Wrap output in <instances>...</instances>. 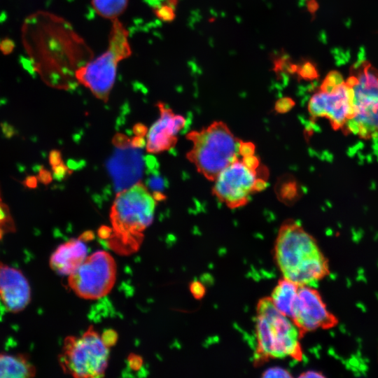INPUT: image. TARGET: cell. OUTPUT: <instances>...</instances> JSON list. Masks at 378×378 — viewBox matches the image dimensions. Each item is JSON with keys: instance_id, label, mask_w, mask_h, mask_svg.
<instances>
[{"instance_id": "cell-18", "label": "cell", "mask_w": 378, "mask_h": 378, "mask_svg": "<svg viewBox=\"0 0 378 378\" xmlns=\"http://www.w3.org/2000/svg\"><path fill=\"white\" fill-rule=\"evenodd\" d=\"M129 0H92L95 12L101 17L113 20L126 10Z\"/></svg>"}, {"instance_id": "cell-4", "label": "cell", "mask_w": 378, "mask_h": 378, "mask_svg": "<svg viewBox=\"0 0 378 378\" xmlns=\"http://www.w3.org/2000/svg\"><path fill=\"white\" fill-rule=\"evenodd\" d=\"M187 139L192 144L187 158L206 179L214 181L218 174L240 156L241 140L222 121H214Z\"/></svg>"}, {"instance_id": "cell-33", "label": "cell", "mask_w": 378, "mask_h": 378, "mask_svg": "<svg viewBox=\"0 0 378 378\" xmlns=\"http://www.w3.org/2000/svg\"><path fill=\"white\" fill-rule=\"evenodd\" d=\"M133 132L136 136H145L148 132V127L142 123H137L133 127Z\"/></svg>"}, {"instance_id": "cell-24", "label": "cell", "mask_w": 378, "mask_h": 378, "mask_svg": "<svg viewBox=\"0 0 378 378\" xmlns=\"http://www.w3.org/2000/svg\"><path fill=\"white\" fill-rule=\"evenodd\" d=\"M52 176L57 181H62L70 174V168L66 166L63 162L52 167Z\"/></svg>"}, {"instance_id": "cell-25", "label": "cell", "mask_w": 378, "mask_h": 378, "mask_svg": "<svg viewBox=\"0 0 378 378\" xmlns=\"http://www.w3.org/2000/svg\"><path fill=\"white\" fill-rule=\"evenodd\" d=\"M190 291L195 299H202L206 293V288L202 283L194 281L190 284Z\"/></svg>"}, {"instance_id": "cell-10", "label": "cell", "mask_w": 378, "mask_h": 378, "mask_svg": "<svg viewBox=\"0 0 378 378\" xmlns=\"http://www.w3.org/2000/svg\"><path fill=\"white\" fill-rule=\"evenodd\" d=\"M353 93L346 80L321 88L310 98L308 111L314 118H326L335 130H344L353 115Z\"/></svg>"}, {"instance_id": "cell-20", "label": "cell", "mask_w": 378, "mask_h": 378, "mask_svg": "<svg viewBox=\"0 0 378 378\" xmlns=\"http://www.w3.org/2000/svg\"><path fill=\"white\" fill-rule=\"evenodd\" d=\"M296 73L300 78L307 81L315 80L319 76L316 65L309 60H306L298 64Z\"/></svg>"}, {"instance_id": "cell-39", "label": "cell", "mask_w": 378, "mask_h": 378, "mask_svg": "<svg viewBox=\"0 0 378 378\" xmlns=\"http://www.w3.org/2000/svg\"><path fill=\"white\" fill-rule=\"evenodd\" d=\"M306 6L311 14H314L318 8L317 0H307Z\"/></svg>"}, {"instance_id": "cell-41", "label": "cell", "mask_w": 378, "mask_h": 378, "mask_svg": "<svg viewBox=\"0 0 378 378\" xmlns=\"http://www.w3.org/2000/svg\"><path fill=\"white\" fill-rule=\"evenodd\" d=\"M153 197L156 201H162L165 199V195H163L160 191H154Z\"/></svg>"}, {"instance_id": "cell-19", "label": "cell", "mask_w": 378, "mask_h": 378, "mask_svg": "<svg viewBox=\"0 0 378 378\" xmlns=\"http://www.w3.org/2000/svg\"><path fill=\"white\" fill-rule=\"evenodd\" d=\"M14 221L8 206L3 204L0 197V240L5 234L15 231Z\"/></svg>"}, {"instance_id": "cell-40", "label": "cell", "mask_w": 378, "mask_h": 378, "mask_svg": "<svg viewBox=\"0 0 378 378\" xmlns=\"http://www.w3.org/2000/svg\"><path fill=\"white\" fill-rule=\"evenodd\" d=\"M94 234L92 232L88 231L81 234V236L79 237L84 241L90 240L93 238Z\"/></svg>"}, {"instance_id": "cell-9", "label": "cell", "mask_w": 378, "mask_h": 378, "mask_svg": "<svg viewBox=\"0 0 378 378\" xmlns=\"http://www.w3.org/2000/svg\"><path fill=\"white\" fill-rule=\"evenodd\" d=\"M214 182L213 194L230 209L246 204L253 192L265 187V181L258 177L256 169L239 158L223 169Z\"/></svg>"}, {"instance_id": "cell-27", "label": "cell", "mask_w": 378, "mask_h": 378, "mask_svg": "<svg viewBox=\"0 0 378 378\" xmlns=\"http://www.w3.org/2000/svg\"><path fill=\"white\" fill-rule=\"evenodd\" d=\"M131 140L122 134H116L113 139V143L115 148H125L130 146Z\"/></svg>"}, {"instance_id": "cell-12", "label": "cell", "mask_w": 378, "mask_h": 378, "mask_svg": "<svg viewBox=\"0 0 378 378\" xmlns=\"http://www.w3.org/2000/svg\"><path fill=\"white\" fill-rule=\"evenodd\" d=\"M106 163L117 192L136 184L142 177L145 160L140 148H115Z\"/></svg>"}, {"instance_id": "cell-1", "label": "cell", "mask_w": 378, "mask_h": 378, "mask_svg": "<svg viewBox=\"0 0 378 378\" xmlns=\"http://www.w3.org/2000/svg\"><path fill=\"white\" fill-rule=\"evenodd\" d=\"M274 257L283 276L300 286L313 285L328 272L315 239L294 220L284 221L279 227Z\"/></svg>"}, {"instance_id": "cell-22", "label": "cell", "mask_w": 378, "mask_h": 378, "mask_svg": "<svg viewBox=\"0 0 378 378\" xmlns=\"http://www.w3.org/2000/svg\"><path fill=\"white\" fill-rule=\"evenodd\" d=\"M152 173L153 174L147 179L148 187L153 192L162 191L165 187V179L155 172Z\"/></svg>"}, {"instance_id": "cell-37", "label": "cell", "mask_w": 378, "mask_h": 378, "mask_svg": "<svg viewBox=\"0 0 378 378\" xmlns=\"http://www.w3.org/2000/svg\"><path fill=\"white\" fill-rule=\"evenodd\" d=\"M38 181L37 176H29L25 178L24 183L29 188H35L37 186Z\"/></svg>"}, {"instance_id": "cell-31", "label": "cell", "mask_w": 378, "mask_h": 378, "mask_svg": "<svg viewBox=\"0 0 378 378\" xmlns=\"http://www.w3.org/2000/svg\"><path fill=\"white\" fill-rule=\"evenodd\" d=\"M49 162L52 167L62 162L60 151L57 150H51L49 153Z\"/></svg>"}, {"instance_id": "cell-28", "label": "cell", "mask_w": 378, "mask_h": 378, "mask_svg": "<svg viewBox=\"0 0 378 378\" xmlns=\"http://www.w3.org/2000/svg\"><path fill=\"white\" fill-rule=\"evenodd\" d=\"M117 338V334L113 330H107L104 332L103 335L102 336V339L104 341V344L108 347L115 343Z\"/></svg>"}, {"instance_id": "cell-14", "label": "cell", "mask_w": 378, "mask_h": 378, "mask_svg": "<svg viewBox=\"0 0 378 378\" xmlns=\"http://www.w3.org/2000/svg\"><path fill=\"white\" fill-rule=\"evenodd\" d=\"M160 116L147 134L146 148L149 153H158L173 148L177 141L176 135L186 125V119L174 114L162 102L158 104Z\"/></svg>"}, {"instance_id": "cell-26", "label": "cell", "mask_w": 378, "mask_h": 378, "mask_svg": "<svg viewBox=\"0 0 378 378\" xmlns=\"http://www.w3.org/2000/svg\"><path fill=\"white\" fill-rule=\"evenodd\" d=\"M294 105V102L288 97H284L279 99L276 104V110L283 113L288 111Z\"/></svg>"}, {"instance_id": "cell-15", "label": "cell", "mask_w": 378, "mask_h": 378, "mask_svg": "<svg viewBox=\"0 0 378 378\" xmlns=\"http://www.w3.org/2000/svg\"><path fill=\"white\" fill-rule=\"evenodd\" d=\"M88 247L80 238L71 239L60 244L50 258L49 265L57 274L70 275L85 260Z\"/></svg>"}, {"instance_id": "cell-13", "label": "cell", "mask_w": 378, "mask_h": 378, "mask_svg": "<svg viewBox=\"0 0 378 378\" xmlns=\"http://www.w3.org/2000/svg\"><path fill=\"white\" fill-rule=\"evenodd\" d=\"M0 299L11 313L23 311L31 301L29 281L18 269L0 261Z\"/></svg>"}, {"instance_id": "cell-11", "label": "cell", "mask_w": 378, "mask_h": 378, "mask_svg": "<svg viewBox=\"0 0 378 378\" xmlns=\"http://www.w3.org/2000/svg\"><path fill=\"white\" fill-rule=\"evenodd\" d=\"M292 320L302 335L333 324V316L318 291L312 286L299 287Z\"/></svg>"}, {"instance_id": "cell-30", "label": "cell", "mask_w": 378, "mask_h": 378, "mask_svg": "<svg viewBox=\"0 0 378 378\" xmlns=\"http://www.w3.org/2000/svg\"><path fill=\"white\" fill-rule=\"evenodd\" d=\"M37 178L41 183L48 185L52 182L53 176L49 171L42 168L39 170Z\"/></svg>"}, {"instance_id": "cell-5", "label": "cell", "mask_w": 378, "mask_h": 378, "mask_svg": "<svg viewBox=\"0 0 378 378\" xmlns=\"http://www.w3.org/2000/svg\"><path fill=\"white\" fill-rule=\"evenodd\" d=\"M131 55L129 32L118 18L112 20L106 50L80 66L75 73L76 80L97 98L106 102L115 83L118 64Z\"/></svg>"}, {"instance_id": "cell-34", "label": "cell", "mask_w": 378, "mask_h": 378, "mask_svg": "<svg viewBox=\"0 0 378 378\" xmlns=\"http://www.w3.org/2000/svg\"><path fill=\"white\" fill-rule=\"evenodd\" d=\"M145 164L148 167V169L151 172H154L155 169L158 167L155 158L153 155H147L145 159Z\"/></svg>"}, {"instance_id": "cell-38", "label": "cell", "mask_w": 378, "mask_h": 378, "mask_svg": "<svg viewBox=\"0 0 378 378\" xmlns=\"http://www.w3.org/2000/svg\"><path fill=\"white\" fill-rule=\"evenodd\" d=\"M300 377L302 378H321L324 377L322 373L316 370H309L301 374Z\"/></svg>"}, {"instance_id": "cell-35", "label": "cell", "mask_w": 378, "mask_h": 378, "mask_svg": "<svg viewBox=\"0 0 378 378\" xmlns=\"http://www.w3.org/2000/svg\"><path fill=\"white\" fill-rule=\"evenodd\" d=\"M112 234V228L108 226H102L98 230V236L104 239H108Z\"/></svg>"}, {"instance_id": "cell-17", "label": "cell", "mask_w": 378, "mask_h": 378, "mask_svg": "<svg viewBox=\"0 0 378 378\" xmlns=\"http://www.w3.org/2000/svg\"><path fill=\"white\" fill-rule=\"evenodd\" d=\"M36 373V368L28 356L0 353V378H29Z\"/></svg>"}, {"instance_id": "cell-32", "label": "cell", "mask_w": 378, "mask_h": 378, "mask_svg": "<svg viewBox=\"0 0 378 378\" xmlns=\"http://www.w3.org/2000/svg\"><path fill=\"white\" fill-rule=\"evenodd\" d=\"M130 146L134 148H143L146 146L144 136H135L131 139Z\"/></svg>"}, {"instance_id": "cell-42", "label": "cell", "mask_w": 378, "mask_h": 378, "mask_svg": "<svg viewBox=\"0 0 378 378\" xmlns=\"http://www.w3.org/2000/svg\"><path fill=\"white\" fill-rule=\"evenodd\" d=\"M164 1V0H149L150 2L154 1V3L153 4V7L158 6V4L163 2Z\"/></svg>"}, {"instance_id": "cell-36", "label": "cell", "mask_w": 378, "mask_h": 378, "mask_svg": "<svg viewBox=\"0 0 378 378\" xmlns=\"http://www.w3.org/2000/svg\"><path fill=\"white\" fill-rule=\"evenodd\" d=\"M129 363L132 369L137 370L142 364V359L137 356H131L129 357Z\"/></svg>"}, {"instance_id": "cell-8", "label": "cell", "mask_w": 378, "mask_h": 378, "mask_svg": "<svg viewBox=\"0 0 378 378\" xmlns=\"http://www.w3.org/2000/svg\"><path fill=\"white\" fill-rule=\"evenodd\" d=\"M117 267L107 251H98L88 255L68 278L71 290L79 298L97 300L108 295L116 279Z\"/></svg>"}, {"instance_id": "cell-3", "label": "cell", "mask_w": 378, "mask_h": 378, "mask_svg": "<svg viewBox=\"0 0 378 378\" xmlns=\"http://www.w3.org/2000/svg\"><path fill=\"white\" fill-rule=\"evenodd\" d=\"M302 336L293 320L279 312L270 297L259 300L255 323V362L286 357L300 360Z\"/></svg>"}, {"instance_id": "cell-23", "label": "cell", "mask_w": 378, "mask_h": 378, "mask_svg": "<svg viewBox=\"0 0 378 378\" xmlns=\"http://www.w3.org/2000/svg\"><path fill=\"white\" fill-rule=\"evenodd\" d=\"M262 377L290 378V372L280 367H272L267 369L262 374Z\"/></svg>"}, {"instance_id": "cell-16", "label": "cell", "mask_w": 378, "mask_h": 378, "mask_svg": "<svg viewBox=\"0 0 378 378\" xmlns=\"http://www.w3.org/2000/svg\"><path fill=\"white\" fill-rule=\"evenodd\" d=\"M300 286L283 276L273 289L270 297L276 309L293 318Z\"/></svg>"}, {"instance_id": "cell-7", "label": "cell", "mask_w": 378, "mask_h": 378, "mask_svg": "<svg viewBox=\"0 0 378 378\" xmlns=\"http://www.w3.org/2000/svg\"><path fill=\"white\" fill-rule=\"evenodd\" d=\"M108 358V346L90 326L82 335H70L64 339L59 364L65 373L74 377H99L106 372Z\"/></svg>"}, {"instance_id": "cell-21", "label": "cell", "mask_w": 378, "mask_h": 378, "mask_svg": "<svg viewBox=\"0 0 378 378\" xmlns=\"http://www.w3.org/2000/svg\"><path fill=\"white\" fill-rule=\"evenodd\" d=\"M154 14L162 21L171 22L176 18L175 9L165 0L153 8Z\"/></svg>"}, {"instance_id": "cell-2", "label": "cell", "mask_w": 378, "mask_h": 378, "mask_svg": "<svg viewBox=\"0 0 378 378\" xmlns=\"http://www.w3.org/2000/svg\"><path fill=\"white\" fill-rule=\"evenodd\" d=\"M155 205V199L141 183L118 192L110 213L108 246L121 255L136 252L143 241V232L153 222Z\"/></svg>"}, {"instance_id": "cell-6", "label": "cell", "mask_w": 378, "mask_h": 378, "mask_svg": "<svg viewBox=\"0 0 378 378\" xmlns=\"http://www.w3.org/2000/svg\"><path fill=\"white\" fill-rule=\"evenodd\" d=\"M346 82L353 93V115L343 131L370 139L378 134V69L359 58Z\"/></svg>"}, {"instance_id": "cell-29", "label": "cell", "mask_w": 378, "mask_h": 378, "mask_svg": "<svg viewBox=\"0 0 378 378\" xmlns=\"http://www.w3.org/2000/svg\"><path fill=\"white\" fill-rule=\"evenodd\" d=\"M239 152L242 157L253 155L255 146L252 143L241 141Z\"/></svg>"}]
</instances>
